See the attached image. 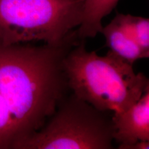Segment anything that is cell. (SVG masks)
Masks as SVG:
<instances>
[{
  "mask_svg": "<svg viewBox=\"0 0 149 149\" xmlns=\"http://www.w3.org/2000/svg\"><path fill=\"white\" fill-rule=\"evenodd\" d=\"M80 41L63 59L72 93L95 109L113 113L125 111L138 101L149 88L146 76L136 73L133 64L110 51L104 56L87 51L84 40Z\"/></svg>",
  "mask_w": 149,
  "mask_h": 149,
  "instance_id": "2",
  "label": "cell"
},
{
  "mask_svg": "<svg viewBox=\"0 0 149 149\" xmlns=\"http://www.w3.org/2000/svg\"><path fill=\"white\" fill-rule=\"evenodd\" d=\"M114 140L119 145L149 141V88L125 111L113 113Z\"/></svg>",
  "mask_w": 149,
  "mask_h": 149,
  "instance_id": "5",
  "label": "cell"
},
{
  "mask_svg": "<svg viewBox=\"0 0 149 149\" xmlns=\"http://www.w3.org/2000/svg\"><path fill=\"white\" fill-rule=\"evenodd\" d=\"M120 0H85L81 23L76 31L80 40L93 38L102 29V19L109 15Z\"/></svg>",
  "mask_w": 149,
  "mask_h": 149,
  "instance_id": "7",
  "label": "cell"
},
{
  "mask_svg": "<svg viewBox=\"0 0 149 149\" xmlns=\"http://www.w3.org/2000/svg\"><path fill=\"white\" fill-rule=\"evenodd\" d=\"M120 149H148L149 141H138L135 143L126 145H119Z\"/></svg>",
  "mask_w": 149,
  "mask_h": 149,
  "instance_id": "10",
  "label": "cell"
},
{
  "mask_svg": "<svg viewBox=\"0 0 149 149\" xmlns=\"http://www.w3.org/2000/svg\"><path fill=\"white\" fill-rule=\"evenodd\" d=\"M17 138L15 124L8 106L0 93V149L13 148Z\"/></svg>",
  "mask_w": 149,
  "mask_h": 149,
  "instance_id": "9",
  "label": "cell"
},
{
  "mask_svg": "<svg viewBox=\"0 0 149 149\" xmlns=\"http://www.w3.org/2000/svg\"><path fill=\"white\" fill-rule=\"evenodd\" d=\"M144 51L149 53V19L131 15L117 14L115 17Z\"/></svg>",
  "mask_w": 149,
  "mask_h": 149,
  "instance_id": "8",
  "label": "cell"
},
{
  "mask_svg": "<svg viewBox=\"0 0 149 149\" xmlns=\"http://www.w3.org/2000/svg\"><path fill=\"white\" fill-rule=\"evenodd\" d=\"M80 40L77 34L61 45L0 42V93L13 117L16 142L39 130L66 95L63 59Z\"/></svg>",
  "mask_w": 149,
  "mask_h": 149,
  "instance_id": "1",
  "label": "cell"
},
{
  "mask_svg": "<svg viewBox=\"0 0 149 149\" xmlns=\"http://www.w3.org/2000/svg\"><path fill=\"white\" fill-rule=\"evenodd\" d=\"M113 114L95 109L72 93L59 102L40 129L13 149L113 148Z\"/></svg>",
  "mask_w": 149,
  "mask_h": 149,
  "instance_id": "4",
  "label": "cell"
},
{
  "mask_svg": "<svg viewBox=\"0 0 149 149\" xmlns=\"http://www.w3.org/2000/svg\"><path fill=\"white\" fill-rule=\"evenodd\" d=\"M85 0H0V42L61 45L81 23Z\"/></svg>",
  "mask_w": 149,
  "mask_h": 149,
  "instance_id": "3",
  "label": "cell"
},
{
  "mask_svg": "<svg viewBox=\"0 0 149 149\" xmlns=\"http://www.w3.org/2000/svg\"><path fill=\"white\" fill-rule=\"evenodd\" d=\"M100 33L105 37L109 51L130 64L133 65L139 59L149 57V53L137 44L115 17L102 27Z\"/></svg>",
  "mask_w": 149,
  "mask_h": 149,
  "instance_id": "6",
  "label": "cell"
}]
</instances>
